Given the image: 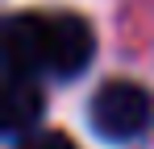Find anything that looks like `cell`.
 Instances as JSON below:
<instances>
[{
  "instance_id": "6da1fadb",
  "label": "cell",
  "mask_w": 154,
  "mask_h": 149,
  "mask_svg": "<svg viewBox=\"0 0 154 149\" xmlns=\"http://www.w3.org/2000/svg\"><path fill=\"white\" fill-rule=\"evenodd\" d=\"M88 120H92V133L112 141V145L137 141L154 120L150 91L137 87L133 79H108V83H100V91L88 104Z\"/></svg>"
},
{
  "instance_id": "7a4b0ae2",
  "label": "cell",
  "mask_w": 154,
  "mask_h": 149,
  "mask_svg": "<svg viewBox=\"0 0 154 149\" xmlns=\"http://www.w3.org/2000/svg\"><path fill=\"white\" fill-rule=\"evenodd\" d=\"M96 54V33L79 13H50L46 29H42V58H46V74L54 79H75L92 66Z\"/></svg>"
},
{
  "instance_id": "3957f363",
  "label": "cell",
  "mask_w": 154,
  "mask_h": 149,
  "mask_svg": "<svg viewBox=\"0 0 154 149\" xmlns=\"http://www.w3.org/2000/svg\"><path fill=\"white\" fill-rule=\"evenodd\" d=\"M42 29H46V13H13L4 21V74H46V58H42Z\"/></svg>"
},
{
  "instance_id": "277c9868",
  "label": "cell",
  "mask_w": 154,
  "mask_h": 149,
  "mask_svg": "<svg viewBox=\"0 0 154 149\" xmlns=\"http://www.w3.org/2000/svg\"><path fill=\"white\" fill-rule=\"evenodd\" d=\"M46 112V95L33 74H4V95H0V128L8 141L29 137Z\"/></svg>"
},
{
  "instance_id": "5b68a950",
  "label": "cell",
  "mask_w": 154,
  "mask_h": 149,
  "mask_svg": "<svg viewBox=\"0 0 154 149\" xmlns=\"http://www.w3.org/2000/svg\"><path fill=\"white\" fill-rule=\"evenodd\" d=\"M17 149H75V141L67 137V133H54V128H46V133H29V137H21L17 141Z\"/></svg>"
}]
</instances>
